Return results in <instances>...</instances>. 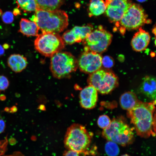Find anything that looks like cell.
I'll use <instances>...</instances> for the list:
<instances>
[{"label": "cell", "instance_id": "obj_17", "mask_svg": "<svg viewBox=\"0 0 156 156\" xmlns=\"http://www.w3.org/2000/svg\"><path fill=\"white\" fill-rule=\"evenodd\" d=\"M19 31L27 37L37 36L39 29L34 22L22 18L20 22Z\"/></svg>", "mask_w": 156, "mask_h": 156}, {"label": "cell", "instance_id": "obj_33", "mask_svg": "<svg viewBox=\"0 0 156 156\" xmlns=\"http://www.w3.org/2000/svg\"><path fill=\"white\" fill-rule=\"evenodd\" d=\"M4 49H7L8 47V45L7 44H5L3 46Z\"/></svg>", "mask_w": 156, "mask_h": 156}, {"label": "cell", "instance_id": "obj_6", "mask_svg": "<svg viewBox=\"0 0 156 156\" xmlns=\"http://www.w3.org/2000/svg\"><path fill=\"white\" fill-rule=\"evenodd\" d=\"M34 46L36 50L40 53L49 57L60 51L64 48L65 44L58 33L43 32L37 36Z\"/></svg>", "mask_w": 156, "mask_h": 156}, {"label": "cell", "instance_id": "obj_4", "mask_svg": "<svg viewBox=\"0 0 156 156\" xmlns=\"http://www.w3.org/2000/svg\"><path fill=\"white\" fill-rule=\"evenodd\" d=\"M91 137L83 125L74 124L68 128L64 137L65 146L68 150L84 152L89 147Z\"/></svg>", "mask_w": 156, "mask_h": 156}, {"label": "cell", "instance_id": "obj_31", "mask_svg": "<svg viewBox=\"0 0 156 156\" xmlns=\"http://www.w3.org/2000/svg\"><path fill=\"white\" fill-rule=\"evenodd\" d=\"M13 14L16 15L20 14V10L17 8H15Z\"/></svg>", "mask_w": 156, "mask_h": 156}, {"label": "cell", "instance_id": "obj_12", "mask_svg": "<svg viewBox=\"0 0 156 156\" xmlns=\"http://www.w3.org/2000/svg\"><path fill=\"white\" fill-rule=\"evenodd\" d=\"M93 29L92 25L90 24L82 26H75L65 32L62 38L68 44L80 42L84 40Z\"/></svg>", "mask_w": 156, "mask_h": 156}, {"label": "cell", "instance_id": "obj_26", "mask_svg": "<svg viewBox=\"0 0 156 156\" xmlns=\"http://www.w3.org/2000/svg\"><path fill=\"white\" fill-rule=\"evenodd\" d=\"M9 85V82L7 78L3 75H0V90H5Z\"/></svg>", "mask_w": 156, "mask_h": 156}, {"label": "cell", "instance_id": "obj_35", "mask_svg": "<svg viewBox=\"0 0 156 156\" xmlns=\"http://www.w3.org/2000/svg\"><path fill=\"white\" fill-rule=\"evenodd\" d=\"M146 0H137L139 2H143L145 1Z\"/></svg>", "mask_w": 156, "mask_h": 156}, {"label": "cell", "instance_id": "obj_13", "mask_svg": "<svg viewBox=\"0 0 156 156\" xmlns=\"http://www.w3.org/2000/svg\"><path fill=\"white\" fill-rule=\"evenodd\" d=\"M79 98L80 104L83 108L87 109H93L97 101V91L93 86L89 85L81 91Z\"/></svg>", "mask_w": 156, "mask_h": 156}, {"label": "cell", "instance_id": "obj_2", "mask_svg": "<svg viewBox=\"0 0 156 156\" xmlns=\"http://www.w3.org/2000/svg\"><path fill=\"white\" fill-rule=\"evenodd\" d=\"M42 33H58L67 27L68 16L64 11L58 9L52 11L37 10L31 18Z\"/></svg>", "mask_w": 156, "mask_h": 156}, {"label": "cell", "instance_id": "obj_18", "mask_svg": "<svg viewBox=\"0 0 156 156\" xmlns=\"http://www.w3.org/2000/svg\"><path fill=\"white\" fill-rule=\"evenodd\" d=\"M139 101L136 95L131 92L123 93L120 99L121 106L122 108L127 111L133 107Z\"/></svg>", "mask_w": 156, "mask_h": 156}, {"label": "cell", "instance_id": "obj_11", "mask_svg": "<svg viewBox=\"0 0 156 156\" xmlns=\"http://www.w3.org/2000/svg\"><path fill=\"white\" fill-rule=\"evenodd\" d=\"M130 0H112L106 6L105 13L112 22H118L131 5Z\"/></svg>", "mask_w": 156, "mask_h": 156}, {"label": "cell", "instance_id": "obj_1", "mask_svg": "<svg viewBox=\"0 0 156 156\" xmlns=\"http://www.w3.org/2000/svg\"><path fill=\"white\" fill-rule=\"evenodd\" d=\"M155 104L156 101L144 102L139 101L133 107L127 110V116L137 134L141 137L147 138L155 135Z\"/></svg>", "mask_w": 156, "mask_h": 156}, {"label": "cell", "instance_id": "obj_14", "mask_svg": "<svg viewBox=\"0 0 156 156\" xmlns=\"http://www.w3.org/2000/svg\"><path fill=\"white\" fill-rule=\"evenodd\" d=\"M149 34L141 27L133 36L131 42V45L134 51L140 52L145 50L150 40Z\"/></svg>", "mask_w": 156, "mask_h": 156}, {"label": "cell", "instance_id": "obj_21", "mask_svg": "<svg viewBox=\"0 0 156 156\" xmlns=\"http://www.w3.org/2000/svg\"><path fill=\"white\" fill-rule=\"evenodd\" d=\"M18 7L25 12L36 11L38 10L35 0H16Z\"/></svg>", "mask_w": 156, "mask_h": 156}, {"label": "cell", "instance_id": "obj_32", "mask_svg": "<svg viewBox=\"0 0 156 156\" xmlns=\"http://www.w3.org/2000/svg\"><path fill=\"white\" fill-rule=\"evenodd\" d=\"M5 96L3 94H1L0 95V99L1 101H4L6 99Z\"/></svg>", "mask_w": 156, "mask_h": 156}, {"label": "cell", "instance_id": "obj_20", "mask_svg": "<svg viewBox=\"0 0 156 156\" xmlns=\"http://www.w3.org/2000/svg\"><path fill=\"white\" fill-rule=\"evenodd\" d=\"M106 6L103 0H90L88 6V14L90 16H98L103 13Z\"/></svg>", "mask_w": 156, "mask_h": 156}, {"label": "cell", "instance_id": "obj_15", "mask_svg": "<svg viewBox=\"0 0 156 156\" xmlns=\"http://www.w3.org/2000/svg\"><path fill=\"white\" fill-rule=\"evenodd\" d=\"M140 92L152 101H156V79L153 76L144 77L139 87Z\"/></svg>", "mask_w": 156, "mask_h": 156}, {"label": "cell", "instance_id": "obj_28", "mask_svg": "<svg viewBox=\"0 0 156 156\" xmlns=\"http://www.w3.org/2000/svg\"><path fill=\"white\" fill-rule=\"evenodd\" d=\"M5 127V124L4 121L0 119V133H2L4 130Z\"/></svg>", "mask_w": 156, "mask_h": 156}, {"label": "cell", "instance_id": "obj_9", "mask_svg": "<svg viewBox=\"0 0 156 156\" xmlns=\"http://www.w3.org/2000/svg\"><path fill=\"white\" fill-rule=\"evenodd\" d=\"M148 16L139 5L132 3L118 22L125 29L130 30L140 28L145 23H150Z\"/></svg>", "mask_w": 156, "mask_h": 156}, {"label": "cell", "instance_id": "obj_25", "mask_svg": "<svg viewBox=\"0 0 156 156\" xmlns=\"http://www.w3.org/2000/svg\"><path fill=\"white\" fill-rule=\"evenodd\" d=\"M102 64L105 68H109L113 66L114 61L113 58L109 56H105L102 58Z\"/></svg>", "mask_w": 156, "mask_h": 156}, {"label": "cell", "instance_id": "obj_36", "mask_svg": "<svg viewBox=\"0 0 156 156\" xmlns=\"http://www.w3.org/2000/svg\"><path fill=\"white\" fill-rule=\"evenodd\" d=\"M153 32H154V34L155 33V32H156V28H155V27L153 29Z\"/></svg>", "mask_w": 156, "mask_h": 156}, {"label": "cell", "instance_id": "obj_3", "mask_svg": "<svg viewBox=\"0 0 156 156\" xmlns=\"http://www.w3.org/2000/svg\"><path fill=\"white\" fill-rule=\"evenodd\" d=\"M133 129L122 120L114 118L109 125L103 129L102 134L109 141L125 146L133 141Z\"/></svg>", "mask_w": 156, "mask_h": 156}, {"label": "cell", "instance_id": "obj_16", "mask_svg": "<svg viewBox=\"0 0 156 156\" xmlns=\"http://www.w3.org/2000/svg\"><path fill=\"white\" fill-rule=\"evenodd\" d=\"M8 66L14 72L20 73L26 67L27 65V58L19 54H12L10 55L7 60Z\"/></svg>", "mask_w": 156, "mask_h": 156}, {"label": "cell", "instance_id": "obj_38", "mask_svg": "<svg viewBox=\"0 0 156 156\" xmlns=\"http://www.w3.org/2000/svg\"></svg>", "mask_w": 156, "mask_h": 156}, {"label": "cell", "instance_id": "obj_22", "mask_svg": "<svg viewBox=\"0 0 156 156\" xmlns=\"http://www.w3.org/2000/svg\"><path fill=\"white\" fill-rule=\"evenodd\" d=\"M105 151L109 156H117L119 153V148L116 143L109 141L105 145Z\"/></svg>", "mask_w": 156, "mask_h": 156}, {"label": "cell", "instance_id": "obj_10", "mask_svg": "<svg viewBox=\"0 0 156 156\" xmlns=\"http://www.w3.org/2000/svg\"><path fill=\"white\" fill-rule=\"evenodd\" d=\"M84 50L77 62L80 70L90 74L100 69L102 65L100 54L89 50Z\"/></svg>", "mask_w": 156, "mask_h": 156}, {"label": "cell", "instance_id": "obj_29", "mask_svg": "<svg viewBox=\"0 0 156 156\" xmlns=\"http://www.w3.org/2000/svg\"><path fill=\"white\" fill-rule=\"evenodd\" d=\"M17 111V108L15 106H13L10 108V113H14Z\"/></svg>", "mask_w": 156, "mask_h": 156}, {"label": "cell", "instance_id": "obj_37", "mask_svg": "<svg viewBox=\"0 0 156 156\" xmlns=\"http://www.w3.org/2000/svg\"><path fill=\"white\" fill-rule=\"evenodd\" d=\"M121 156H130L127 154H126L123 155Z\"/></svg>", "mask_w": 156, "mask_h": 156}, {"label": "cell", "instance_id": "obj_8", "mask_svg": "<svg viewBox=\"0 0 156 156\" xmlns=\"http://www.w3.org/2000/svg\"><path fill=\"white\" fill-rule=\"evenodd\" d=\"M112 35L100 25L98 29L92 31L83 41L84 50H89L96 53L105 51L110 44Z\"/></svg>", "mask_w": 156, "mask_h": 156}, {"label": "cell", "instance_id": "obj_34", "mask_svg": "<svg viewBox=\"0 0 156 156\" xmlns=\"http://www.w3.org/2000/svg\"><path fill=\"white\" fill-rule=\"evenodd\" d=\"M5 111L6 112H10V108L8 107H6L5 108Z\"/></svg>", "mask_w": 156, "mask_h": 156}, {"label": "cell", "instance_id": "obj_24", "mask_svg": "<svg viewBox=\"0 0 156 156\" xmlns=\"http://www.w3.org/2000/svg\"><path fill=\"white\" fill-rule=\"evenodd\" d=\"M2 19L3 22L6 24L12 23L14 20L13 14L10 11L5 12L2 15Z\"/></svg>", "mask_w": 156, "mask_h": 156}, {"label": "cell", "instance_id": "obj_19", "mask_svg": "<svg viewBox=\"0 0 156 156\" xmlns=\"http://www.w3.org/2000/svg\"><path fill=\"white\" fill-rule=\"evenodd\" d=\"M65 0H35L38 10L52 11L58 9Z\"/></svg>", "mask_w": 156, "mask_h": 156}, {"label": "cell", "instance_id": "obj_7", "mask_svg": "<svg viewBox=\"0 0 156 156\" xmlns=\"http://www.w3.org/2000/svg\"><path fill=\"white\" fill-rule=\"evenodd\" d=\"M87 82L89 85L103 94L109 93L118 84V78L113 72L100 69L90 74Z\"/></svg>", "mask_w": 156, "mask_h": 156}, {"label": "cell", "instance_id": "obj_23", "mask_svg": "<svg viewBox=\"0 0 156 156\" xmlns=\"http://www.w3.org/2000/svg\"><path fill=\"white\" fill-rule=\"evenodd\" d=\"M111 121L108 116L102 115L99 117L97 120V124L99 127L104 129L109 125Z\"/></svg>", "mask_w": 156, "mask_h": 156}, {"label": "cell", "instance_id": "obj_5", "mask_svg": "<svg viewBox=\"0 0 156 156\" xmlns=\"http://www.w3.org/2000/svg\"><path fill=\"white\" fill-rule=\"evenodd\" d=\"M78 66L76 58L69 52L60 51L51 57L50 70L53 76L57 79L70 77Z\"/></svg>", "mask_w": 156, "mask_h": 156}, {"label": "cell", "instance_id": "obj_30", "mask_svg": "<svg viewBox=\"0 0 156 156\" xmlns=\"http://www.w3.org/2000/svg\"><path fill=\"white\" fill-rule=\"evenodd\" d=\"M4 53V49L3 47L0 44V56L3 55Z\"/></svg>", "mask_w": 156, "mask_h": 156}, {"label": "cell", "instance_id": "obj_27", "mask_svg": "<svg viewBox=\"0 0 156 156\" xmlns=\"http://www.w3.org/2000/svg\"><path fill=\"white\" fill-rule=\"evenodd\" d=\"M86 152L68 150L64 153L63 156H86Z\"/></svg>", "mask_w": 156, "mask_h": 156}]
</instances>
